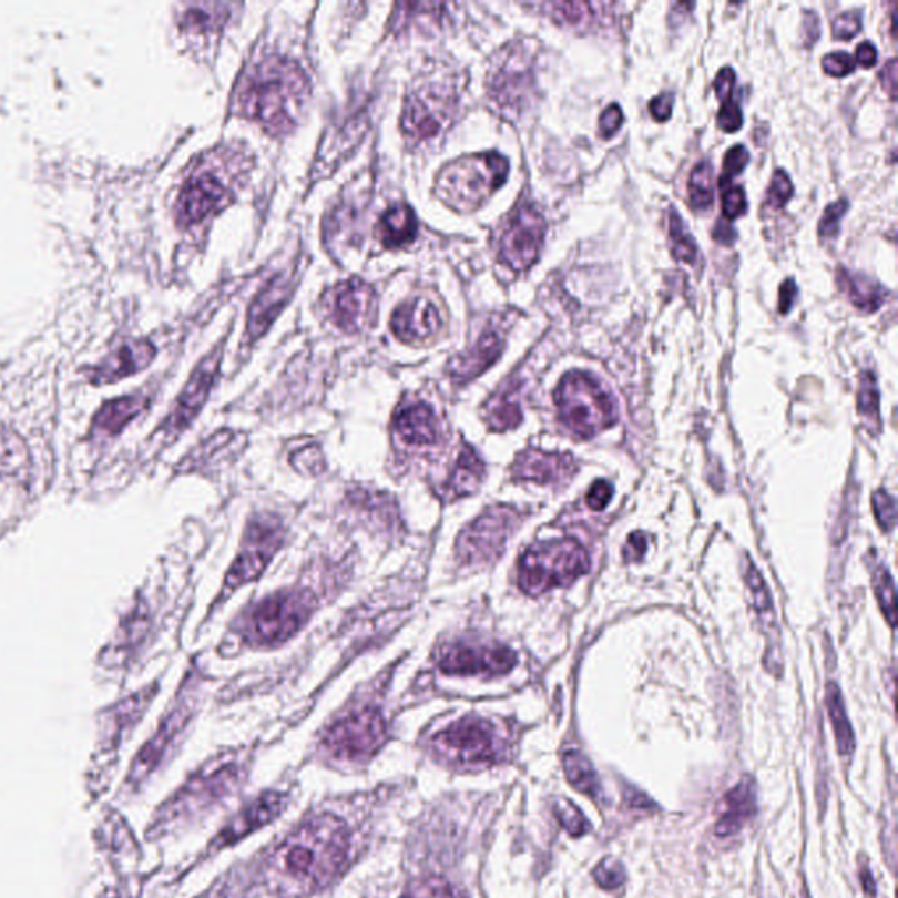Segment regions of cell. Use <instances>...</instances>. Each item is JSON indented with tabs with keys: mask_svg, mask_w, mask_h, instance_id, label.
I'll return each mask as SVG.
<instances>
[{
	"mask_svg": "<svg viewBox=\"0 0 898 898\" xmlns=\"http://www.w3.org/2000/svg\"><path fill=\"white\" fill-rule=\"evenodd\" d=\"M557 818H559L560 825L565 828L567 834L571 837H583L586 836L588 831L592 830V825L584 818L580 807H575L567 798L557 804Z\"/></svg>",
	"mask_w": 898,
	"mask_h": 898,
	"instance_id": "41",
	"label": "cell"
},
{
	"mask_svg": "<svg viewBox=\"0 0 898 898\" xmlns=\"http://www.w3.org/2000/svg\"><path fill=\"white\" fill-rule=\"evenodd\" d=\"M873 508L876 520H878L882 532H891L895 527V521H897V506H895L894 497L885 490L876 491V493H874Z\"/></svg>",
	"mask_w": 898,
	"mask_h": 898,
	"instance_id": "46",
	"label": "cell"
},
{
	"mask_svg": "<svg viewBox=\"0 0 898 898\" xmlns=\"http://www.w3.org/2000/svg\"><path fill=\"white\" fill-rule=\"evenodd\" d=\"M593 879L604 890H618L626 881L625 865L616 858H604L593 869Z\"/></svg>",
	"mask_w": 898,
	"mask_h": 898,
	"instance_id": "42",
	"label": "cell"
},
{
	"mask_svg": "<svg viewBox=\"0 0 898 898\" xmlns=\"http://www.w3.org/2000/svg\"><path fill=\"white\" fill-rule=\"evenodd\" d=\"M861 32V13L860 11H848V13L839 14L834 20L831 25V34L840 41H849V39L857 38Z\"/></svg>",
	"mask_w": 898,
	"mask_h": 898,
	"instance_id": "49",
	"label": "cell"
},
{
	"mask_svg": "<svg viewBox=\"0 0 898 898\" xmlns=\"http://www.w3.org/2000/svg\"><path fill=\"white\" fill-rule=\"evenodd\" d=\"M713 239L716 241V243L723 244V246H731V244H734L735 239H737V232L732 227L731 222L720 220V222L716 223V227H714Z\"/></svg>",
	"mask_w": 898,
	"mask_h": 898,
	"instance_id": "61",
	"label": "cell"
},
{
	"mask_svg": "<svg viewBox=\"0 0 898 898\" xmlns=\"http://www.w3.org/2000/svg\"><path fill=\"white\" fill-rule=\"evenodd\" d=\"M418 232L415 211L406 204H395L379 220L378 234L381 243L390 249L404 248L415 241Z\"/></svg>",
	"mask_w": 898,
	"mask_h": 898,
	"instance_id": "28",
	"label": "cell"
},
{
	"mask_svg": "<svg viewBox=\"0 0 898 898\" xmlns=\"http://www.w3.org/2000/svg\"><path fill=\"white\" fill-rule=\"evenodd\" d=\"M285 806L286 795L277 794V792H269V794L256 798L248 807H244L239 815L228 823L227 827L223 828L222 834L216 837V848L222 849L231 844L239 843L243 837L249 836L256 828H262L277 818Z\"/></svg>",
	"mask_w": 898,
	"mask_h": 898,
	"instance_id": "19",
	"label": "cell"
},
{
	"mask_svg": "<svg viewBox=\"0 0 898 898\" xmlns=\"http://www.w3.org/2000/svg\"><path fill=\"white\" fill-rule=\"evenodd\" d=\"M797 283L789 277V279L783 283L782 288H779V313H782V315H788V313L792 312V307H794L795 300H797Z\"/></svg>",
	"mask_w": 898,
	"mask_h": 898,
	"instance_id": "57",
	"label": "cell"
},
{
	"mask_svg": "<svg viewBox=\"0 0 898 898\" xmlns=\"http://www.w3.org/2000/svg\"><path fill=\"white\" fill-rule=\"evenodd\" d=\"M746 560V574L747 586L752 590L753 604H755L756 614L761 618L762 629L767 635V653L773 656V662L768 664V669L779 671L782 667V655H779V632H777L776 616H774L773 599L768 595L767 586H765L764 578L761 572L756 571L752 560Z\"/></svg>",
	"mask_w": 898,
	"mask_h": 898,
	"instance_id": "24",
	"label": "cell"
},
{
	"mask_svg": "<svg viewBox=\"0 0 898 898\" xmlns=\"http://www.w3.org/2000/svg\"><path fill=\"white\" fill-rule=\"evenodd\" d=\"M802 25H804V44H806V47H813V44L818 41L819 32H822V30H819L818 14L813 13V11H807V13L804 14V23H802Z\"/></svg>",
	"mask_w": 898,
	"mask_h": 898,
	"instance_id": "59",
	"label": "cell"
},
{
	"mask_svg": "<svg viewBox=\"0 0 898 898\" xmlns=\"http://www.w3.org/2000/svg\"><path fill=\"white\" fill-rule=\"evenodd\" d=\"M735 72L732 68H723L718 76L714 80V92L718 95L720 102L734 99Z\"/></svg>",
	"mask_w": 898,
	"mask_h": 898,
	"instance_id": "54",
	"label": "cell"
},
{
	"mask_svg": "<svg viewBox=\"0 0 898 898\" xmlns=\"http://www.w3.org/2000/svg\"><path fill=\"white\" fill-rule=\"evenodd\" d=\"M146 406L143 395H123L110 402L102 404L98 415L93 416L92 436L98 439H111L125 429L139 412Z\"/></svg>",
	"mask_w": 898,
	"mask_h": 898,
	"instance_id": "25",
	"label": "cell"
},
{
	"mask_svg": "<svg viewBox=\"0 0 898 898\" xmlns=\"http://www.w3.org/2000/svg\"><path fill=\"white\" fill-rule=\"evenodd\" d=\"M623 125V111L618 104L605 108L599 120V134L602 139H611Z\"/></svg>",
	"mask_w": 898,
	"mask_h": 898,
	"instance_id": "52",
	"label": "cell"
},
{
	"mask_svg": "<svg viewBox=\"0 0 898 898\" xmlns=\"http://www.w3.org/2000/svg\"><path fill=\"white\" fill-rule=\"evenodd\" d=\"M387 722L374 707L355 711L334 723L324 737V747L340 761H366L387 741Z\"/></svg>",
	"mask_w": 898,
	"mask_h": 898,
	"instance_id": "8",
	"label": "cell"
},
{
	"mask_svg": "<svg viewBox=\"0 0 898 898\" xmlns=\"http://www.w3.org/2000/svg\"><path fill=\"white\" fill-rule=\"evenodd\" d=\"M613 487L608 481H595L593 487L590 488L586 496V502L593 511H602L608 508L609 502L613 499Z\"/></svg>",
	"mask_w": 898,
	"mask_h": 898,
	"instance_id": "53",
	"label": "cell"
},
{
	"mask_svg": "<svg viewBox=\"0 0 898 898\" xmlns=\"http://www.w3.org/2000/svg\"><path fill=\"white\" fill-rule=\"evenodd\" d=\"M563 771H565L567 782L571 783L572 788L578 789L580 794L586 797L599 798L601 795V779L596 776L595 767L592 762L588 761L583 753L567 752L562 758Z\"/></svg>",
	"mask_w": 898,
	"mask_h": 898,
	"instance_id": "31",
	"label": "cell"
},
{
	"mask_svg": "<svg viewBox=\"0 0 898 898\" xmlns=\"http://www.w3.org/2000/svg\"><path fill=\"white\" fill-rule=\"evenodd\" d=\"M625 800L632 809L647 810L650 807L651 809H656L655 804H653L646 795L641 794V792L635 788H629V792L625 794Z\"/></svg>",
	"mask_w": 898,
	"mask_h": 898,
	"instance_id": "62",
	"label": "cell"
},
{
	"mask_svg": "<svg viewBox=\"0 0 898 898\" xmlns=\"http://www.w3.org/2000/svg\"><path fill=\"white\" fill-rule=\"evenodd\" d=\"M855 62L865 69L874 68V65L878 63V50H876L873 42H861L860 47L857 48V59H855Z\"/></svg>",
	"mask_w": 898,
	"mask_h": 898,
	"instance_id": "60",
	"label": "cell"
},
{
	"mask_svg": "<svg viewBox=\"0 0 898 898\" xmlns=\"http://www.w3.org/2000/svg\"><path fill=\"white\" fill-rule=\"evenodd\" d=\"M220 358H222V353L215 349L210 357L204 358L198 364L197 369L190 376L186 387L177 397L173 412H171V416L165 420L164 427H162L165 433H180L181 430H185L194 421L202 406L206 404L211 388L215 385L216 374H218L220 369Z\"/></svg>",
	"mask_w": 898,
	"mask_h": 898,
	"instance_id": "16",
	"label": "cell"
},
{
	"mask_svg": "<svg viewBox=\"0 0 898 898\" xmlns=\"http://www.w3.org/2000/svg\"><path fill=\"white\" fill-rule=\"evenodd\" d=\"M792 197H794V183L783 169H777L767 190L768 206H773L774 210H783Z\"/></svg>",
	"mask_w": 898,
	"mask_h": 898,
	"instance_id": "45",
	"label": "cell"
},
{
	"mask_svg": "<svg viewBox=\"0 0 898 898\" xmlns=\"http://www.w3.org/2000/svg\"><path fill=\"white\" fill-rule=\"evenodd\" d=\"M517 665L514 651L506 646H474L453 644L442 651L439 669L458 676H502Z\"/></svg>",
	"mask_w": 898,
	"mask_h": 898,
	"instance_id": "14",
	"label": "cell"
},
{
	"mask_svg": "<svg viewBox=\"0 0 898 898\" xmlns=\"http://www.w3.org/2000/svg\"><path fill=\"white\" fill-rule=\"evenodd\" d=\"M858 411L869 420L879 421V388L876 376L865 370L860 376V391H858Z\"/></svg>",
	"mask_w": 898,
	"mask_h": 898,
	"instance_id": "40",
	"label": "cell"
},
{
	"mask_svg": "<svg viewBox=\"0 0 898 898\" xmlns=\"http://www.w3.org/2000/svg\"><path fill=\"white\" fill-rule=\"evenodd\" d=\"M672 105H674V93H660L650 102L651 116L655 118L656 122H667L669 118L672 116Z\"/></svg>",
	"mask_w": 898,
	"mask_h": 898,
	"instance_id": "56",
	"label": "cell"
},
{
	"mask_svg": "<svg viewBox=\"0 0 898 898\" xmlns=\"http://www.w3.org/2000/svg\"><path fill=\"white\" fill-rule=\"evenodd\" d=\"M309 95L306 72L294 60L269 57L241 81L235 108L273 135L294 129Z\"/></svg>",
	"mask_w": 898,
	"mask_h": 898,
	"instance_id": "2",
	"label": "cell"
},
{
	"mask_svg": "<svg viewBox=\"0 0 898 898\" xmlns=\"http://www.w3.org/2000/svg\"><path fill=\"white\" fill-rule=\"evenodd\" d=\"M512 478L539 484L563 483L574 476L575 462L571 455L547 453L541 449H525L512 466Z\"/></svg>",
	"mask_w": 898,
	"mask_h": 898,
	"instance_id": "18",
	"label": "cell"
},
{
	"mask_svg": "<svg viewBox=\"0 0 898 898\" xmlns=\"http://www.w3.org/2000/svg\"><path fill=\"white\" fill-rule=\"evenodd\" d=\"M391 330L406 345H425L441 333V313L429 298H411L395 309Z\"/></svg>",
	"mask_w": 898,
	"mask_h": 898,
	"instance_id": "17",
	"label": "cell"
},
{
	"mask_svg": "<svg viewBox=\"0 0 898 898\" xmlns=\"http://www.w3.org/2000/svg\"><path fill=\"white\" fill-rule=\"evenodd\" d=\"M758 813L756 783L753 777H743L723 798L722 816L714 825V834L720 839L737 836L747 823Z\"/></svg>",
	"mask_w": 898,
	"mask_h": 898,
	"instance_id": "20",
	"label": "cell"
},
{
	"mask_svg": "<svg viewBox=\"0 0 898 898\" xmlns=\"http://www.w3.org/2000/svg\"><path fill=\"white\" fill-rule=\"evenodd\" d=\"M669 235H671L672 255L677 262L695 264L698 258V246L692 234L684 227L683 218L676 210L669 215Z\"/></svg>",
	"mask_w": 898,
	"mask_h": 898,
	"instance_id": "37",
	"label": "cell"
},
{
	"mask_svg": "<svg viewBox=\"0 0 898 898\" xmlns=\"http://www.w3.org/2000/svg\"><path fill=\"white\" fill-rule=\"evenodd\" d=\"M155 353V346L150 340L126 343L102 361L93 373V379L98 382H111L131 376L144 369L153 360Z\"/></svg>",
	"mask_w": 898,
	"mask_h": 898,
	"instance_id": "22",
	"label": "cell"
},
{
	"mask_svg": "<svg viewBox=\"0 0 898 898\" xmlns=\"http://www.w3.org/2000/svg\"><path fill=\"white\" fill-rule=\"evenodd\" d=\"M504 348V339L496 330H488L479 337L472 348L467 349L460 357L455 358L449 366V374L455 382H467L478 378L488 367L496 364Z\"/></svg>",
	"mask_w": 898,
	"mask_h": 898,
	"instance_id": "21",
	"label": "cell"
},
{
	"mask_svg": "<svg viewBox=\"0 0 898 898\" xmlns=\"http://www.w3.org/2000/svg\"><path fill=\"white\" fill-rule=\"evenodd\" d=\"M550 9V14L554 20L571 23V25H580L581 21L588 18V14H592L590 13V9H592L590 4H551Z\"/></svg>",
	"mask_w": 898,
	"mask_h": 898,
	"instance_id": "51",
	"label": "cell"
},
{
	"mask_svg": "<svg viewBox=\"0 0 898 898\" xmlns=\"http://www.w3.org/2000/svg\"><path fill=\"white\" fill-rule=\"evenodd\" d=\"M836 277L840 290L849 298V303L860 312L876 313L885 304L888 292H886L885 286L879 285L873 277L865 276L861 273H853L846 267H839Z\"/></svg>",
	"mask_w": 898,
	"mask_h": 898,
	"instance_id": "27",
	"label": "cell"
},
{
	"mask_svg": "<svg viewBox=\"0 0 898 898\" xmlns=\"http://www.w3.org/2000/svg\"><path fill=\"white\" fill-rule=\"evenodd\" d=\"M313 613L312 596L282 592L265 599L248 618V637L256 644L277 646L298 634Z\"/></svg>",
	"mask_w": 898,
	"mask_h": 898,
	"instance_id": "6",
	"label": "cell"
},
{
	"mask_svg": "<svg viewBox=\"0 0 898 898\" xmlns=\"http://www.w3.org/2000/svg\"><path fill=\"white\" fill-rule=\"evenodd\" d=\"M349 858V834L336 816L304 823L274 851L273 864L283 881L303 894L322 890L339 878Z\"/></svg>",
	"mask_w": 898,
	"mask_h": 898,
	"instance_id": "1",
	"label": "cell"
},
{
	"mask_svg": "<svg viewBox=\"0 0 898 898\" xmlns=\"http://www.w3.org/2000/svg\"><path fill=\"white\" fill-rule=\"evenodd\" d=\"M547 220L530 204H523L512 213L499 241L500 264L512 271H527L538 262L544 235Z\"/></svg>",
	"mask_w": 898,
	"mask_h": 898,
	"instance_id": "11",
	"label": "cell"
},
{
	"mask_svg": "<svg viewBox=\"0 0 898 898\" xmlns=\"http://www.w3.org/2000/svg\"><path fill=\"white\" fill-rule=\"evenodd\" d=\"M560 421L575 436H596L616 421V406L592 374L571 370L554 390Z\"/></svg>",
	"mask_w": 898,
	"mask_h": 898,
	"instance_id": "4",
	"label": "cell"
},
{
	"mask_svg": "<svg viewBox=\"0 0 898 898\" xmlns=\"http://www.w3.org/2000/svg\"><path fill=\"white\" fill-rule=\"evenodd\" d=\"M324 304L330 322L346 334L366 330L378 313V295L369 283L361 279H349L334 286L325 295Z\"/></svg>",
	"mask_w": 898,
	"mask_h": 898,
	"instance_id": "12",
	"label": "cell"
},
{
	"mask_svg": "<svg viewBox=\"0 0 898 898\" xmlns=\"http://www.w3.org/2000/svg\"><path fill=\"white\" fill-rule=\"evenodd\" d=\"M720 194H722L723 218L726 222L737 220L743 216L747 210L746 192L743 186L726 183V185H718Z\"/></svg>",
	"mask_w": 898,
	"mask_h": 898,
	"instance_id": "43",
	"label": "cell"
},
{
	"mask_svg": "<svg viewBox=\"0 0 898 898\" xmlns=\"http://www.w3.org/2000/svg\"><path fill=\"white\" fill-rule=\"evenodd\" d=\"M827 707L831 726H834V734H836L837 752H839L840 756H851L857 743H855V734H853L848 713L844 707L843 695H840L839 686L836 683H828Z\"/></svg>",
	"mask_w": 898,
	"mask_h": 898,
	"instance_id": "32",
	"label": "cell"
},
{
	"mask_svg": "<svg viewBox=\"0 0 898 898\" xmlns=\"http://www.w3.org/2000/svg\"><path fill=\"white\" fill-rule=\"evenodd\" d=\"M822 65L823 71L827 72L828 76L831 78L849 76L857 69V62L846 51L828 53V55L823 57Z\"/></svg>",
	"mask_w": 898,
	"mask_h": 898,
	"instance_id": "48",
	"label": "cell"
},
{
	"mask_svg": "<svg viewBox=\"0 0 898 898\" xmlns=\"http://www.w3.org/2000/svg\"><path fill=\"white\" fill-rule=\"evenodd\" d=\"M849 202L846 198L831 202L830 206L825 207L822 220H819L818 234L822 239H836L839 234V223L843 216L848 211Z\"/></svg>",
	"mask_w": 898,
	"mask_h": 898,
	"instance_id": "44",
	"label": "cell"
},
{
	"mask_svg": "<svg viewBox=\"0 0 898 898\" xmlns=\"http://www.w3.org/2000/svg\"><path fill=\"white\" fill-rule=\"evenodd\" d=\"M520 404L514 400L511 391L497 395L496 399L487 406V424L491 430H511L521 424Z\"/></svg>",
	"mask_w": 898,
	"mask_h": 898,
	"instance_id": "35",
	"label": "cell"
},
{
	"mask_svg": "<svg viewBox=\"0 0 898 898\" xmlns=\"http://www.w3.org/2000/svg\"><path fill=\"white\" fill-rule=\"evenodd\" d=\"M484 478V463L474 448L463 445L458 455L457 467L449 478L448 487L455 497L470 496L478 490Z\"/></svg>",
	"mask_w": 898,
	"mask_h": 898,
	"instance_id": "30",
	"label": "cell"
},
{
	"mask_svg": "<svg viewBox=\"0 0 898 898\" xmlns=\"http://www.w3.org/2000/svg\"><path fill=\"white\" fill-rule=\"evenodd\" d=\"M455 113V99L445 90H416L404 105L402 131L409 139L421 143L437 137L448 129Z\"/></svg>",
	"mask_w": 898,
	"mask_h": 898,
	"instance_id": "13",
	"label": "cell"
},
{
	"mask_svg": "<svg viewBox=\"0 0 898 898\" xmlns=\"http://www.w3.org/2000/svg\"><path fill=\"white\" fill-rule=\"evenodd\" d=\"M747 162H749V153H747L746 147L737 146L732 147L728 150L725 155V160H723V171L722 176H720L718 185H726V183H732L734 177L739 176L743 174L744 167H746Z\"/></svg>",
	"mask_w": 898,
	"mask_h": 898,
	"instance_id": "47",
	"label": "cell"
},
{
	"mask_svg": "<svg viewBox=\"0 0 898 898\" xmlns=\"http://www.w3.org/2000/svg\"><path fill=\"white\" fill-rule=\"evenodd\" d=\"M231 192L213 173H198L186 181L177 198L176 211L180 225H195L215 211L227 206Z\"/></svg>",
	"mask_w": 898,
	"mask_h": 898,
	"instance_id": "15",
	"label": "cell"
},
{
	"mask_svg": "<svg viewBox=\"0 0 898 898\" xmlns=\"http://www.w3.org/2000/svg\"><path fill=\"white\" fill-rule=\"evenodd\" d=\"M647 550V538L643 532H635L630 535L623 548V559L625 562H639L643 560L644 553Z\"/></svg>",
	"mask_w": 898,
	"mask_h": 898,
	"instance_id": "55",
	"label": "cell"
},
{
	"mask_svg": "<svg viewBox=\"0 0 898 898\" xmlns=\"http://www.w3.org/2000/svg\"><path fill=\"white\" fill-rule=\"evenodd\" d=\"M445 758L462 765H490L504 758L506 747L496 726L487 720L463 718L432 741Z\"/></svg>",
	"mask_w": 898,
	"mask_h": 898,
	"instance_id": "7",
	"label": "cell"
},
{
	"mask_svg": "<svg viewBox=\"0 0 898 898\" xmlns=\"http://www.w3.org/2000/svg\"><path fill=\"white\" fill-rule=\"evenodd\" d=\"M231 4H195L190 6L183 14L181 25L198 32H211L225 25L231 17Z\"/></svg>",
	"mask_w": 898,
	"mask_h": 898,
	"instance_id": "33",
	"label": "cell"
},
{
	"mask_svg": "<svg viewBox=\"0 0 898 898\" xmlns=\"http://www.w3.org/2000/svg\"><path fill=\"white\" fill-rule=\"evenodd\" d=\"M874 592L878 595L879 605H881L882 613L890 626H895L897 618H895V584L894 578L886 567L879 565L873 572Z\"/></svg>",
	"mask_w": 898,
	"mask_h": 898,
	"instance_id": "39",
	"label": "cell"
},
{
	"mask_svg": "<svg viewBox=\"0 0 898 898\" xmlns=\"http://www.w3.org/2000/svg\"><path fill=\"white\" fill-rule=\"evenodd\" d=\"M520 514L508 506H496L472 521L457 541L458 560L467 565L490 563L502 553Z\"/></svg>",
	"mask_w": 898,
	"mask_h": 898,
	"instance_id": "9",
	"label": "cell"
},
{
	"mask_svg": "<svg viewBox=\"0 0 898 898\" xmlns=\"http://www.w3.org/2000/svg\"><path fill=\"white\" fill-rule=\"evenodd\" d=\"M882 89L890 95L891 101L897 99V60H890L881 71Z\"/></svg>",
	"mask_w": 898,
	"mask_h": 898,
	"instance_id": "58",
	"label": "cell"
},
{
	"mask_svg": "<svg viewBox=\"0 0 898 898\" xmlns=\"http://www.w3.org/2000/svg\"><path fill=\"white\" fill-rule=\"evenodd\" d=\"M690 206L695 211H707L714 204L713 165L702 160L695 165L688 181Z\"/></svg>",
	"mask_w": 898,
	"mask_h": 898,
	"instance_id": "34",
	"label": "cell"
},
{
	"mask_svg": "<svg viewBox=\"0 0 898 898\" xmlns=\"http://www.w3.org/2000/svg\"><path fill=\"white\" fill-rule=\"evenodd\" d=\"M404 898H463L457 886L439 878V876H427L411 882Z\"/></svg>",
	"mask_w": 898,
	"mask_h": 898,
	"instance_id": "38",
	"label": "cell"
},
{
	"mask_svg": "<svg viewBox=\"0 0 898 898\" xmlns=\"http://www.w3.org/2000/svg\"><path fill=\"white\" fill-rule=\"evenodd\" d=\"M718 126L722 129L723 132H737L741 131V126L744 123L743 111H741V105L734 101V99H728V101H723L722 105H720L718 111Z\"/></svg>",
	"mask_w": 898,
	"mask_h": 898,
	"instance_id": "50",
	"label": "cell"
},
{
	"mask_svg": "<svg viewBox=\"0 0 898 898\" xmlns=\"http://www.w3.org/2000/svg\"><path fill=\"white\" fill-rule=\"evenodd\" d=\"M860 881L861 888H864L865 897L867 898H876L878 895V888H876V879H874L873 870L869 867H861L860 869Z\"/></svg>",
	"mask_w": 898,
	"mask_h": 898,
	"instance_id": "63",
	"label": "cell"
},
{
	"mask_svg": "<svg viewBox=\"0 0 898 898\" xmlns=\"http://www.w3.org/2000/svg\"><path fill=\"white\" fill-rule=\"evenodd\" d=\"M292 294V282L286 276H276L258 294L248 316V337L258 339L271 327Z\"/></svg>",
	"mask_w": 898,
	"mask_h": 898,
	"instance_id": "23",
	"label": "cell"
},
{
	"mask_svg": "<svg viewBox=\"0 0 898 898\" xmlns=\"http://www.w3.org/2000/svg\"><path fill=\"white\" fill-rule=\"evenodd\" d=\"M590 571V557L574 539L541 542L525 551L518 563V583L527 595L569 586Z\"/></svg>",
	"mask_w": 898,
	"mask_h": 898,
	"instance_id": "5",
	"label": "cell"
},
{
	"mask_svg": "<svg viewBox=\"0 0 898 898\" xmlns=\"http://www.w3.org/2000/svg\"><path fill=\"white\" fill-rule=\"evenodd\" d=\"M529 71L518 59H509L491 81L490 92L502 105H517L525 95Z\"/></svg>",
	"mask_w": 898,
	"mask_h": 898,
	"instance_id": "29",
	"label": "cell"
},
{
	"mask_svg": "<svg viewBox=\"0 0 898 898\" xmlns=\"http://www.w3.org/2000/svg\"><path fill=\"white\" fill-rule=\"evenodd\" d=\"M508 174L509 160L500 153L460 156L441 169L436 194L451 210L469 213L483 206L504 185Z\"/></svg>",
	"mask_w": 898,
	"mask_h": 898,
	"instance_id": "3",
	"label": "cell"
},
{
	"mask_svg": "<svg viewBox=\"0 0 898 898\" xmlns=\"http://www.w3.org/2000/svg\"><path fill=\"white\" fill-rule=\"evenodd\" d=\"M395 430L406 445H436L439 439V425L432 409L425 404H415L395 416Z\"/></svg>",
	"mask_w": 898,
	"mask_h": 898,
	"instance_id": "26",
	"label": "cell"
},
{
	"mask_svg": "<svg viewBox=\"0 0 898 898\" xmlns=\"http://www.w3.org/2000/svg\"><path fill=\"white\" fill-rule=\"evenodd\" d=\"M283 542H285V527L277 518L258 517L253 520L246 529L239 557L225 578L223 595L235 592L237 588L252 583L262 575L274 554L283 547Z\"/></svg>",
	"mask_w": 898,
	"mask_h": 898,
	"instance_id": "10",
	"label": "cell"
},
{
	"mask_svg": "<svg viewBox=\"0 0 898 898\" xmlns=\"http://www.w3.org/2000/svg\"><path fill=\"white\" fill-rule=\"evenodd\" d=\"M29 463L25 442L17 433L0 430V478L14 476Z\"/></svg>",
	"mask_w": 898,
	"mask_h": 898,
	"instance_id": "36",
	"label": "cell"
}]
</instances>
